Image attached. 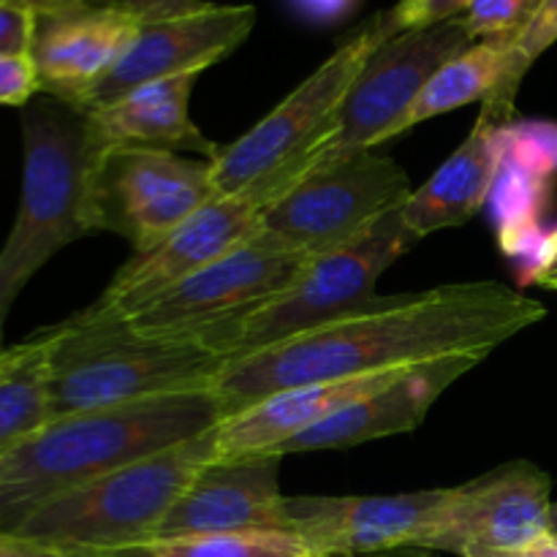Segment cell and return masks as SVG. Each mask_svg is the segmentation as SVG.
I'll return each instance as SVG.
<instances>
[{"label":"cell","mask_w":557,"mask_h":557,"mask_svg":"<svg viewBox=\"0 0 557 557\" xmlns=\"http://www.w3.org/2000/svg\"><path fill=\"white\" fill-rule=\"evenodd\" d=\"M471 44L460 16L397 33L381 44L348 90L332 139L313 152V172L392 139L435 71Z\"/></svg>","instance_id":"cell-11"},{"label":"cell","mask_w":557,"mask_h":557,"mask_svg":"<svg viewBox=\"0 0 557 557\" xmlns=\"http://www.w3.org/2000/svg\"><path fill=\"white\" fill-rule=\"evenodd\" d=\"M218 460V428L98 476L33 511L14 536L54 549L156 542L188 484Z\"/></svg>","instance_id":"cell-5"},{"label":"cell","mask_w":557,"mask_h":557,"mask_svg":"<svg viewBox=\"0 0 557 557\" xmlns=\"http://www.w3.org/2000/svg\"><path fill=\"white\" fill-rule=\"evenodd\" d=\"M511 38L495 36L473 41L460 54L441 65L433 79L424 85L422 96L417 98L406 117L397 123L395 136L417 128L419 123L438 114L455 112L473 101H504L515 103L517 92L509 90V60H511Z\"/></svg>","instance_id":"cell-22"},{"label":"cell","mask_w":557,"mask_h":557,"mask_svg":"<svg viewBox=\"0 0 557 557\" xmlns=\"http://www.w3.org/2000/svg\"><path fill=\"white\" fill-rule=\"evenodd\" d=\"M549 533L557 539V504H553V511H549Z\"/></svg>","instance_id":"cell-38"},{"label":"cell","mask_w":557,"mask_h":557,"mask_svg":"<svg viewBox=\"0 0 557 557\" xmlns=\"http://www.w3.org/2000/svg\"><path fill=\"white\" fill-rule=\"evenodd\" d=\"M199 74L172 76L125 92L109 107L85 114L90 152L114 147H152V150H194L215 158L221 147L207 139L190 120L188 107Z\"/></svg>","instance_id":"cell-21"},{"label":"cell","mask_w":557,"mask_h":557,"mask_svg":"<svg viewBox=\"0 0 557 557\" xmlns=\"http://www.w3.org/2000/svg\"><path fill=\"white\" fill-rule=\"evenodd\" d=\"M468 3L471 0H400L386 11V25L395 36L406 30H419V27L455 20L468 9Z\"/></svg>","instance_id":"cell-27"},{"label":"cell","mask_w":557,"mask_h":557,"mask_svg":"<svg viewBox=\"0 0 557 557\" xmlns=\"http://www.w3.org/2000/svg\"><path fill=\"white\" fill-rule=\"evenodd\" d=\"M120 5L134 11L141 22L163 20V16L185 14V11L201 5V0H120Z\"/></svg>","instance_id":"cell-30"},{"label":"cell","mask_w":557,"mask_h":557,"mask_svg":"<svg viewBox=\"0 0 557 557\" xmlns=\"http://www.w3.org/2000/svg\"><path fill=\"white\" fill-rule=\"evenodd\" d=\"M139 27L141 20L125 5L38 16L30 54L41 92L79 109L87 92L123 58Z\"/></svg>","instance_id":"cell-18"},{"label":"cell","mask_w":557,"mask_h":557,"mask_svg":"<svg viewBox=\"0 0 557 557\" xmlns=\"http://www.w3.org/2000/svg\"><path fill=\"white\" fill-rule=\"evenodd\" d=\"M3 319H5V313L0 310V337H3Z\"/></svg>","instance_id":"cell-40"},{"label":"cell","mask_w":557,"mask_h":557,"mask_svg":"<svg viewBox=\"0 0 557 557\" xmlns=\"http://www.w3.org/2000/svg\"><path fill=\"white\" fill-rule=\"evenodd\" d=\"M0 557H63V555H60V549L47 547V544L14 536V533H0Z\"/></svg>","instance_id":"cell-33"},{"label":"cell","mask_w":557,"mask_h":557,"mask_svg":"<svg viewBox=\"0 0 557 557\" xmlns=\"http://www.w3.org/2000/svg\"><path fill=\"white\" fill-rule=\"evenodd\" d=\"M413 188L395 158L362 150L299 180L267 210L261 232L308 259L346 248L403 210Z\"/></svg>","instance_id":"cell-10"},{"label":"cell","mask_w":557,"mask_h":557,"mask_svg":"<svg viewBox=\"0 0 557 557\" xmlns=\"http://www.w3.org/2000/svg\"><path fill=\"white\" fill-rule=\"evenodd\" d=\"M308 259L259 228L248 243L117 321L145 337L199 335L277 297L308 270Z\"/></svg>","instance_id":"cell-12"},{"label":"cell","mask_w":557,"mask_h":557,"mask_svg":"<svg viewBox=\"0 0 557 557\" xmlns=\"http://www.w3.org/2000/svg\"><path fill=\"white\" fill-rule=\"evenodd\" d=\"M299 14L313 22H335L357 5V0H294Z\"/></svg>","instance_id":"cell-31"},{"label":"cell","mask_w":557,"mask_h":557,"mask_svg":"<svg viewBox=\"0 0 557 557\" xmlns=\"http://www.w3.org/2000/svg\"><path fill=\"white\" fill-rule=\"evenodd\" d=\"M63 557H161L156 542L125 544V547H79L63 549Z\"/></svg>","instance_id":"cell-32"},{"label":"cell","mask_w":557,"mask_h":557,"mask_svg":"<svg viewBox=\"0 0 557 557\" xmlns=\"http://www.w3.org/2000/svg\"><path fill=\"white\" fill-rule=\"evenodd\" d=\"M466 557H515V555H509V553H471Z\"/></svg>","instance_id":"cell-39"},{"label":"cell","mask_w":557,"mask_h":557,"mask_svg":"<svg viewBox=\"0 0 557 557\" xmlns=\"http://www.w3.org/2000/svg\"><path fill=\"white\" fill-rule=\"evenodd\" d=\"M553 482L533 462H509L449 487L419 547L433 553L517 555L549 533Z\"/></svg>","instance_id":"cell-13"},{"label":"cell","mask_w":557,"mask_h":557,"mask_svg":"<svg viewBox=\"0 0 557 557\" xmlns=\"http://www.w3.org/2000/svg\"><path fill=\"white\" fill-rule=\"evenodd\" d=\"M215 194L210 158L152 147L90 152L87 210L92 232H114L134 253L156 248Z\"/></svg>","instance_id":"cell-9"},{"label":"cell","mask_w":557,"mask_h":557,"mask_svg":"<svg viewBox=\"0 0 557 557\" xmlns=\"http://www.w3.org/2000/svg\"><path fill=\"white\" fill-rule=\"evenodd\" d=\"M256 20L259 11L250 3H201L185 14L141 22L123 58L87 92L76 112H96L150 82L201 74L243 47Z\"/></svg>","instance_id":"cell-14"},{"label":"cell","mask_w":557,"mask_h":557,"mask_svg":"<svg viewBox=\"0 0 557 557\" xmlns=\"http://www.w3.org/2000/svg\"><path fill=\"white\" fill-rule=\"evenodd\" d=\"M544 315L542 302L495 281L381 297L332 324L234 359L212 392L228 419L294 386L408 370L457 354L490 357Z\"/></svg>","instance_id":"cell-1"},{"label":"cell","mask_w":557,"mask_h":557,"mask_svg":"<svg viewBox=\"0 0 557 557\" xmlns=\"http://www.w3.org/2000/svg\"><path fill=\"white\" fill-rule=\"evenodd\" d=\"M38 14L25 0H0V54L33 52Z\"/></svg>","instance_id":"cell-29"},{"label":"cell","mask_w":557,"mask_h":557,"mask_svg":"<svg viewBox=\"0 0 557 557\" xmlns=\"http://www.w3.org/2000/svg\"><path fill=\"white\" fill-rule=\"evenodd\" d=\"M281 455L215 460L188 484L156 542L243 531H288L281 493Z\"/></svg>","instance_id":"cell-16"},{"label":"cell","mask_w":557,"mask_h":557,"mask_svg":"<svg viewBox=\"0 0 557 557\" xmlns=\"http://www.w3.org/2000/svg\"><path fill=\"white\" fill-rule=\"evenodd\" d=\"M408 370L319 381V384L294 386V389L264 397L256 406L239 411L237 417H228L218 424V460L275 455L294 435L305 433L321 419L351 406L359 397L373 395V392L395 384Z\"/></svg>","instance_id":"cell-20"},{"label":"cell","mask_w":557,"mask_h":557,"mask_svg":"<svg viewBox=\"0 0 557 557\" xmlns=\"http://www.w3.org/2000/svg\"><path fill=\"white\" fill-rule=\"evenodd\" d=\"M60 324L0 351V455L52 419L49 364Z\"/></svg>","instance_id":"cell-23"},{"label":"cell","mask_w":557,"mask_h":557,"mask_svg":"<svg viewBox=\"0 0 557 557\" xmlns=\"http://www.w3.org/2000/svg\"><path fill=\"white\" fill-rule=\"evenodd\" d=\"M413 243L417 237L403 223L400 210L392 212L346 248L310 261L286 292L196 337L226 362H234L357 313L379 302L375 283Z\"/></svg>","instance_id":"cell-6"},{"label":"cell","mask_w":557,"mask_h":557,"mask_svg":"<svg viewBox=\"0 0 557 557\" xmlns=\"http://www.w3.org/2000/svg\"><path fill=\"white\" fill-rule=\"evenodd\" d=\"M536 0H471L460 14L462 27L471 41L495 36H515L531 16Z\"/></svg>","instance_id":"cell-26"},{"label":"cell","mask_w":557,"mask_h":557,"mask_svg":"<svg viewBox=\"0 0 557 557\" xmlns=\"http://www.w3.org/2000/svg\"><path fill=\"white\" fill-rule=\"evenodd\" d=\"M313 152L272 169L237 194L212 196L163 243L125 261L101 297L76 315L82 321H120L147 299L188 281L190 275L248 243L261 228L267 210L313 172Z\"/></svg>","instance_id":"cell-7"},{"label":"cell","mask_w":557,"mask_h":557,"mask_svg":"<svg viewBox=\"0 0 557 557\" xmlns=\"http://www.w3.org/2000/svg\"><path fill=\"white\" fill-rule=\"evenodd\" d=\"M553 270H557V228H553V234H549V267H547V272H553ZM547 272H544V275H547ZM542 277H539V281H542Z\"/></svg>","instance_id":"cell-36"},{"label":"cell","mask_w":557,"mask_h":557,"mask_svg":"<svg viewBox=\"0 0 557 557\" xmlns=\"http://www.w3.org/2000/svg\"><path fill=\"white\" fill-rule=\"evenodd\" d=\"M226 359L196 335L145 337L117 321L60 324L49 364L52 419L150 397L212 389Z\"/></svg>","instance_id":"cell-3"},{"label":"cell","mask_w":557,"mask_h":557,"mask_svg":"<svg viewBox=\"0 0 557 557\" xmlns=\"http://www.w3.org/2000/svg\"><path fill=\"white\" fill-rule=\"evenodd\" d=\"M557 41V0H536L531 16L511 38L509 90H520L531 65Z\"/></svg>","instance_id":"cell-25"},{"label":"cell","mask_w":557,"mask_h":557,"mask_svg":"<svg viewBox=\"0 0 557 557\" xmlns=\"http://www.w3.org/2000/svg\"><path fill=\"white\" fill-rule=\"evenodd\" d=\"M38 16L69 14V11L103 9V5H120V0H25Z\"/></svg>","instance_id":"cell-34"},{"label":"cell","mask_w":557,"mask_h":557,"mask_svg":"<svg viewBox=\"0 0 557 557\" xmlns=\"http://www.w3.org/2000/svg\"><path fill=\"white\" fill-rule=\"evenodd\" d=\"M539 283H542V286H547V288H555V292H557V270L547 272V275H544Z\"/></svg>","instance_id":"cell-37"},{"label":"cell","mask_w":557,"mask_h":557,"mask_svg":"<svg viewBox=\"0 0 557 557\" xmlns=\"http://www.w3.org/2000/svg\"><path fill=\"white\" fill-rule=\"evenodd\" d=\"M221 422V403L212 389L49 419L0 455V533H14L49 500Z\"/></svg>","instance_id":"cell-2"},{"label":"cell","mask_w":557,"mask_h":557,"mask_svg":"<svg viewBox=\"0 0 557 557\" xmlns=\"http://www.w3.org/2000/svg\"><path fill=\"white\" fill-rule=\"evenodd\" d=\"M161 557H313L292 531H243L156 542Z\"/></svg>","instance_id":"cell-24"},{"label":"cell","mask_w":557,"mask_h":557,"mask_svg":"<svg viewBox=\"0 0 557 557\" xmlns=\"http://www.w3.org/2000/svg\"><path fill=\"white\" fill-rule=\"evenodd\" d=\"M515 107L484 101L471 134L444 161L438 172L419 185L400 210L403 223L417 239L471 221L493 190L500 163V131L511 123Z\"/></svg>","instance_id":"cell-19"},{"label":"cell","mask_w":557,"mask_h":557,"mask_svg":"<svg viewBox=\"0 0 557 557\" xmlns=\"http://www.w3.org/2000/svg\"><path fill=\"white\" fill-rule=\"evenodd\" d=\"M449 490L400 495H294L286 525L313 557H362L419 547Z\"/></svg>","instance_id":"cell-15"},{"label":"cell","mask_w":557,"mask_h":557,"mask_svg":"<svg viewBox=\"0 0 557 557\" xmlns=\"http://www.w3.org/2000/svg\"><path fill=\"white\" fill-rule=\"evenodd\" d=\"M36 92L41 82L33 54H0V107H25Z\"/></svg>","instance_id":"cell-28"},{"label":"cell","mask_w":557,"mask_h":557,"mask_svg":"<svg viewBox=\"0 0 557 557\" xmlns=\"http://www.w3.org/2000/svg\"><path fill=\"white\" fill-rule=\"evenodd\" d=\"M392 36L395 33L386 25V11L370 16L248 134L221 147V152L212 158L215 194H237L272 169L286 166L332 139L337 114L359 71Z\"/></svg>","instance_id":"cell-8"},{"label":"cell","mask_w":557,"mask_h":557,"mask_svg":"<svg viewBox=\"0 0 557 557\" xmlns=\"http://www.w3.org/2000/svg\"><path fill=\"white\" fill-rule=\"evenodd\" d=\"M22 190L14 226L0 248V310L9 313L22 288L65 245L92 232L87 210L85 114L65 107L33 109L22 117Z\"/></svg>","instance_id":"cell-4"},{"label":"cell","mask_w":557,"mask_h":557,"mask_svg":"<svg viewBox=\"0 0 557 557\" xmlns=\"http://www.w3.org/2000/svg\"><path fill=\"white\" fill-rule=\"evenodd\" d=\"M484 359L487 357H479V354H457V357H444L438 362L419 364L395 384L359 397L351 406L341 408L305 433L294 435L275 455L286 457L321 449H348V446L368 444L375 438L411 433L424 422L444 389L471 373Z\"/></svg>","instance_id":"cell-17"},{"label":"cell","mask_w":557,"mask_h":557,"mask_svg":"<svg viewBox=\"0 0 557 557\" xmlns=\"http://www.w3.org/2000/svg\"><path fill=\"white\" fill-rule=\"evenodd\" d=\"M362 557H441V553H433V549H424V547H397V549H386V553H373Z\"/></svg>","instance_id":"cell-35"}]
</instances>
